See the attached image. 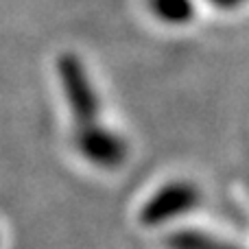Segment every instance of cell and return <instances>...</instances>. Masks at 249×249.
I'll return each mask as SVG.
<instances>
[{"label":"cell","instance_id":"7a4b0ae2","mask_svg":"<svg viewBox=\"0 0 249 249\" xmlns=\"http://www.w3.org/2000/svg\"><path fill=\"white\" fill-rule=\"evenodd\" d=\"M208 2L216 4L221 9H232V7H238L241 2H245V0H208Z\"/></svg>","mask_w":249,"mask_h":249},{"label":"cell","instance_id":"6da1fadb","mask_svg":"<svg viewBox=\"0 0 249 249\" xmlns=\"http://www.w3.org/2000/svg\"><path fill=\"white\" fill-rule=\"evenodd\" d=\"M149 9L158 20L168 24H184L193 18V0H149Z\"/></svg>","mask_w":249,"mask_h":249}]
</instances>
